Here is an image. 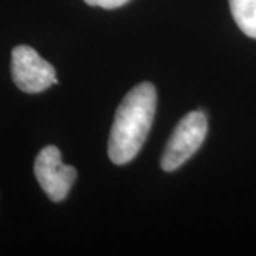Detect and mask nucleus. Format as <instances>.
<instances>
[{"instance_id": "nucleus-1", "label": "nucleus", "mask_w": 256, "mask_h": 256, "mask_svg": "<svg viewBox=\"0 0 256 256\" xmlns=\"http://www.w3.org/2000/svg\"><path fill=\"white\" fill-rule=\"evenodd\" d=\"M156 108V90L151 82L136 86L116 111L108 138V156L117 165L132 161L146 142Z\"/></svg>"}, {"instance_id": "nucleus-2", "label": "nucleus", "mask_w": 256, "mask_h": 256, "mask_svg": "<svg viewBox=\"0 0 256 256\" xmlns=\"http://www.w3.org/2000/svg\"><path fill=\"white\" fill-rule=\"evenodd\" d=\"M208 132L206 116L202 111H191L180 120L165 146L161 168L172 172L185 164L202 146Z\"/></svg>"}, {"instance_id": "nucleus-3", "label": "nucleus", "mask_w": 256, "mask_h": 256, "mask_svg": "<svg viewBox=\"0 0 256 256\" xmlns=\"http://www.w3.org/2000/svg\"><path fill=\"white\" fill-rule=\"evenodd\" d=\"M12 78L22 92L37 94L57 82L54 67L26 44L12 52Z\"/></svg>"}, {"instance_id": "nucleus-4", "label": "nucleus", "mask_w": 256, "mask_h": 256, "mask_svg": "<svg viewBox=\"0 0 256 256\" xmlns=\"http://www.w3.org/2000/svg\"><path fill=\"white\" fill-rule=\"evenodd\" d=\"M34 175L42 190L53 202H62L68 195L77 178V170L63 164L56 146H44L34 160Z\"/></svg>"}, {"instance_id": "nucleus-5", "label": "nucleus", "mask_w": 256, "mask_h": 256, "mask_svg": "<svg viewBox=\"0 0 256 256\" xmlns=\"http://www.w3.org/2000/svg\"><path fill=\"white\" fill-rule=\"evenodd\" d=\"M230 13L246 36L256 38V0H229Z\"/></svg>"}, {"instance_id": "nucleus-6", "label": "nucleus", "mask_w": 256, "mask_h": 256, "mask_svg": "<svg viewBox=\"0 0 256 256\" xmlns=\"http://www.w3.org/2000/svg\"><path fill=\"white\" fill-rule=\"evenodd\" d=\"M87 4L90 6H98L102 9H117L124 6L126 3H128L130 0H84Z\"/></svg>"}]
</instances>
